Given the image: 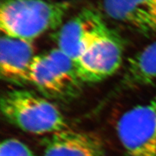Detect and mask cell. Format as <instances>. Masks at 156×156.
I'll return each instance as SVG.
<instances>
[{"mask_svg":"<svg viewBox=\"0 0 156 156\" xmlns=\"http://www.w3.org/2000/svg\"><path fill=\"white\" fill-rule=\"evenodd\" d=\"M34 42L2 35L0 73L4 80L16 85L29 83V73L35 56Z\"/></svg>","mask_w":156,"mask_h":156,"instance_id":"obj_7","label":"cell"},{"mask_svg":"<svg viewBox=\"0 0 156 156\" xmlns=\"http://www.w3.org/2000/svg\"><path fill=\"white\" fill-rule=\"evenodd\" d=\"M103 23L98 13L90 9L82 11L58 28L55 36L57 48L75 61Z\"/></svg>","mask_w":156,"mask_h":156,"instance_id":"obj_6","label":"cell"},{"mask_svg":"<svg viewBox=\"0 0 156 156\" xmlns=\"http://www.w3.org/2000/svg\"><path fill=\"white\" fill-rule=\"evenodd\" d=\"M0 156H38L28 145L15 138L4 140L0 145Z\"/></svg>","mask_w":156,"mask_h":156,"instance_id":"obj_11","label":"cell"},{"mask_svg":"<svg viewBox=\"0 0 156 156\" xmlns=\"http://www.w3.org/2000/svg\"><path fill=\"white\" fill-rule=\"evenodd\" d=\"M123 53L119 38L104 23L75 60L82 83H98L114 75L119 69Z\"/></svg>","mask_w":156,"mask_h":156,"instance_id":"obj_4","label":"cell"},{"mask_svg":"<svg viewBox=\"0 0 156 156\" xmlns=\"http://www.w3.org/2000/svg\"><path fill=\"white\" fill-rule=\"evenodd\" d=\"M28 80L44 96L60 100L75 97L83 84L75 60L57 48L35 56Z\"/></svg>","mask_w":156,"mask_h":156,"instance_id":"obj_3","label":"cell"},{"mask_svg":"<svg viewBox=\"0 0 156 156\" xmlns=\"http://www.w3.org/2000/svg\"><path fill=\"white\" fill-rule=\"evenodd\" d=\"M69 4L47 0H5L0 8V29L3 36L27 41L59 28Z\"/></svg>","mask_w":156,"mask_h":156,"instance_id":"obj_1","label":"cell"},{"mask_svg":"<svg viewBox=\"0 0 156 156\" xmlns=\"http://www.w3.org/2000/svg\"><path fill=\"white\" fill-rule=\"evenodd\" d=\"M116 132L124 156H156V95L124 112Z\"/></svg>","mask_w":156,"mask_h":156,"instance_id":"obj_5","label":"cell"},{"mask_svg":"<svg viewBox=\"0 0 156 156\" xmlns=\"http://www.w3.org/2000/svg\"><path fill=\"white\" fill-rule=\"evenodd\" d=\"M5 119L30 134H51L68 128L64 115L46 97L26 90H12L1 98Z\"/></svg>","mask_w":156,"mask_h":156,"instance_id":"obj_2","label":"cell"},{"mask_svg":"<svg viewBox=\"0 0 156 156\" xmlns=\"http://www.w3.org/2000/svg\"><path fill=\"white\" fill-rule=\"evenodd\" d=\"M156 81V41L129 59L119 86L120 90L151 85Z\"/></svg>","mask_w":156,"mask_h":156,"instance_id":"obj_10","label":"cell"},{"mask_svg":"<svg viewBox=\"0 0 156 156\" xmlns=\"http://www.w3.org/2000/svg\"><path fill=\"white\" fill-rule=\"evenodd\" d=\"M106 15L143 34H156V0H103Z\"/></svg>","mask_w":156,"mask_h":156,"instance_id":"obj_9","label":"cell"},{"mask_svg":"<svg viewBox=\"0 0 156 156\" xmlns=\"http://www.w3.org/2000/svg\"><path fill=\"white\" fill-rule=\"evenodd\" d=\"M43 156H106L101 138L94 134L65 129L49 135Z\"/></svg>","mask_w":156,"mask_h":156,"instance_id":"obj_8","label":"cell"}]
</instances>
